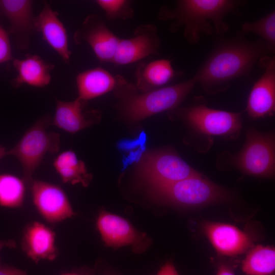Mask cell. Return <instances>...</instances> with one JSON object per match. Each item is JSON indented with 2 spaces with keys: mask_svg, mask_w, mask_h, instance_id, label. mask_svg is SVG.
Here are the masks:
<instances>
[{
  "mask_svg": "<svg viewBox=\"0 0 275 275\" xmlns=\"http://www.w3.org/2000/svg\"><path fill=\"white\" fill-rule=\"evenodd\" d=\"M138 171L152 187L181 180L200 173L171 149L145 152L139 162Z\"/></svg>",
  "mask_w": 275,
  "mask_h": 275,
  "instance_id": "52a82bcc",
  "label": "cell"
},
{
  "mask_svg": "<svg viewBox=\"0 0 275 275\" xmlns=\"http://www.w3.org/2000/svg\"><path fill=\"white\" fill-rule=\"evenodd\" d=\"M146 135L142 132L133 139H124L118 143V148L123 152L124 168L134 162H139L146 152Z\"/></svg>",
  "mask_w": 275,
  "mask_h": 275,
  "instance_id": "484cf974",
  "label": "cell"
},
{
  "mask_svg": "<svg viewBox=\"0 0 275 275\" xmlns=\"http://www.w3.org/2000/svg\"><path fill=\"white\" fill-rule=\"evenodd\" d=\"M243 33H254L261 37L271 53L275 50V11L255 21L245 22L241 26Z\"/></svg>",
  "mask_w": 275,
  "mask_h": 275,
  "instance_id": "d4e9b609",
  "label": "cell"
},
{
  "mask_svg": "<svg viewBox=\"0 0 275 275\" xmlns=\"http://www.w3.org/2000/svg\"><path fill=\"white\" fill-rule=\"evenodd\" d=\"M216 275H235L233 268L228 264L220 263L218 264Z\"/></svg>",
  "mask_w": 275,
  "mask_h": 275,
  "instance_id": "4dcf8cb0",
  "label": "cell"
},
{
  "mask_svg": "<svg viewBox=\"0 0 275 275\" xmlns=\"http://www.w3.org/2000/svg\"><path fill=\"white\" fill-rule=\"evenodd\" d=\"M26 183L24 180L10 174H0V206L17 208L24 203Z\"/></svg>",
  "mask_w": 275,
  "mask_h": 275,
  "instance_id": "cb8c5ba5",
  "label": "cell"
},
{
  "mask_svg": "<svg viewBox=\"0 0 275 275\" xmlns=\"http://www.w3.org/2000/svg\"><path fill=\"white\" fill-rule=\"evenodd\" d=\"M242 2L233 0H179L173 8L162 6L158 13L161 21H172L170 30L183 29V36L189 43H197L202 34L219 35L229 30L225 16L236 11Z\"/></svg>",
  "mask_w": 275,
  "mask_h": 275,
  "instance_id": "7a4b0ae2",
  "label": "cell"
},
{
  "mask_svg": "<svg viewBox=\"0 0 275 275\" xmlns=\"http://www.w3.org/2000/svg\"><path fill=\"white\" fill-rule=\"evenodd\" d=\"M29 187L34 206L48 223L57 224L75 215L66 193L61 186L34 179Z\"/></svg>",
  "mask_w": 275,
  "mask_h": 275,
  "instance_id": "30bf717a",
  "label": "cell"
},
{
  "mask_svg": "<svg viewBox=\"0 0 275 275\" xmlns=\"http://www.w3.org/2000/svg\"><path fill=\"white\" fill-rule=\"evenodd\" d=\"M264 69L256 81L248 99L246 111L252 119L273 116L275 112V58L268 55L259 61Z\"/></svg>",
  "mask_w": 275,
  "mask_h": 275,
  "instance_id": "4fadbf2b",
  "label": "cell"
},
{
  "mask_svg": "<svg viewBox=\"0 0 275 275\" xmlns=\"http://www.w3.org/2000/svg\"><path fill=\"white\" fill-rule=\"evenodd\" d=\"M51 122L49 115L40 118L24 132L15 146L7 151V155L14 156L19 161L23 179L28 187L34 180V172L45 155L47 153L54 154L60 150V134L46 130Z\"/></svg>",
  "mask_w": 275,
  "mask_h": 275,
  "instance_id": "5b68a950",
  "label": "cell"
},
{
  "mask_svg": "<svg viewBox=\"0 0 275 275\" xmlns=\"http://www.w3.org/2000/svg\"><path fill=\"white\" fill-rule=\"evenodd\" d=\"M0 275H28L27 273L19 268L8 265H0Z\"/></svg>",
  "mask_w": 275,
  "mask_h": 275,
  "instance_id": "f1b7e54d",
  "label": "cell"
},
{
  "mask_svg": "<svg viewBox=\"0 0 275 275\" xmlns=\"http://www.w3.org/2000/svg\"><path fill=\"white\" fill-rule=\"evenodd\" d=\"M179 115L196 132L206 136L236 137L242 127L241 113L198 104L179 109Z\"/></svg>",
  "mask_w": 275,
  "mask_h": 275,
  "instance_id": "ba28073f",
  "label": "cell"
},
{
  "mask_svg": "<svg viewBox=\"0 0 275 275\" xmlns=\"http://www.w3.org/2000/svg\"><path fill=\"white\" fill-rule=\"evenodd\" d=\"M73 39L76 44H88L100 62L112 63L120 38L109 29L100 16L92 14L75 31Z\"/></svg>",
  "mask_w": 275,
  "mask_h": 275,
  "instance_id": "8fae6325",
  "label": "cell"
},
{
  "mask_svg": "<svg viewBox=\"0 0 275 275\" xmlns=\"http://www.w3.org/2000/svg\"><path fill=\"white\" fill-rule=\"evenodd\" d=\"M175 75L176 72L169 60L161 59L141 63L135 71L134 85L140 92H149L164 87Z\"/></svg>",
  "mask_w": 275,
  "mask_h": 275,
  "instance_id": "ffe728a7",
  "label": "cell"
},
{
  "mask_svg": "<svg viewBox=\"0 0 275 275\" xmlns=\"http://www.w3.org/2000/svg\"><path fill=\"white\" fill-rule=\"evenodd\" d=\"M96 225L106 246L118 249L130 246L134 252L139 254L145 252L151 244L150 238L127 219L105 210L99 211Z\"/></svg>",
  "mask_w": 275,
  "mask_h": 275,
  "instance_id": "9c48e42d",
  "label": "cell"
},
{
  "mask_svg": "<svg viewBox=\"0 0 275 275\" xmlns=\"http://www.w3.org/2000/svg\"><path fill=\"white\" fill-rule=\"evenodd\" d=\"M156 275H179L171 261L166 262L159 269Z\"/></svg>",
  "mask_w": 275,
  "mask_h": 275,
  "instance_id": "f546056e",
  "label": "cell"
},
{
  "mask_svg": "<svg viewBox=\"0 0 275 275\" xmlns=\"http://www.w3.org/2000/svg\"><path fill=\"white\" fill-rule=\"evenodd\" d=\"M241 262V268L246 275H273L275 271V249L272 246L253 245Z\"/></svg>",
  "mask_w": 275,
  "mask_h": 275,
  "instance_id": "603a6c76",
  "label": "cell"
},
{
  "mask_svg": "<svg viewBox=\"0 0 275 275\" xmlns=\"http://www.w3.org/2000/svg\"><path fill=\"white\" fill-rule=\"evenodd\" d=\"M13 65L17 72L12 81L16 88L23 85L37 88L46 86L51 80L50 72L54 67L39 56L31 54L23 59H14Z\"/></svg>",
  "mask_w": 275,
  "mask_h": 275,
  "instance_id": "d6986e66",
  "label": "cell"
},
{
  "mask_svg": "<svg viewBox=\"0 0 275 275\" xmlns=\"http://www.w3.org/2000/svg\"><path fill=\"white\" fill-rule=\"evenodd\" d=\"M108 20H126L133 17L134 10L128 0H96Z\"/></svg>",
  "mask_w": 275,
  "mask_h": 275,
  "instance_id": "4316f807",
  "label": "cell"
},
{
  "mask_svg": "<svg viewBox=\"0 0 275 275\" xmlns=\"http://www.w3.org/2000/svg\"><path fill=\"white\" fill-rule=\"evenodd\" d=\"M36 32L40 33L48 44L61 57L65 63H69L71 51L69 49L66 28L58 17V13L49 4L44 6L36 19Z\"/></svg>",
  "mask_w": 275,
  "mask_h": 275,
  "instance_id": "e0dca14e",
  "label": "cell"
},
{
  "mask_svg": "<svg viewBox=\"0 0 275 275\" xmlns=\"http://www.w3.org/2000/svg\"><path fill=\"white\" fill-rule=\"evenodd\" d=\"M95 272L92 268L82 267L70 272H64L60 275H95Z\"/></svg>",
  "mask_w": 275,
  "mask_h": 275,
  "instance_id": "1f68e13d",
  "label": "cell"
},
{
  "mask_svg": "<svg viewBox=\"0 0 275 275\" xmlns=\"http://www.w3.org/2000/svg\"><path fill=\"white\" fill-rule=\"evenodd\" d=\"M107 275H114V274H107Z\"/></svg>",
  "mask_w": 275,
  "mask_h": 275,
  "instance_id": "e575fe53",
  "label": "cell"
},
{
  "mask_svg": "<svg viewBox=\"0 0 275 275\" xmlns=\"http://www.w3.org/2000/svg\"><path fill=\"white\" fill-rule=\"evenodd\" d=\"M230 161L233 167L245 175L273 178L275 174L274 133L249 129L243 147Z\"/></svg>",
  "mask_w": 275,
  "mask_h": 275,
  "instance_id": "8992f818",
  "label": "cell"
},
{
  "mask_svg": "<svg viewBox=\"0 0 275 275\" xmlns=\"http://www.w3.org/2000/svg\"><path fill=\"white\" fill-rule=\"evenodd\" d=\"M160 46L156 26L152 23L141 24L135 29L132 37L120 38L112 63L125 65L157 55Z\"/></svg>",
  "mask_w": 275,
  "mask_h": 275,
  "instance_id": "7c38bea8",
  "label": "cell"
},
{
  "mask_svg": "<svg viewBox=\"0 0 275 275\" xmlns=\"http://www.w3.org/2000/svg\"><path fill=\"white\" fill-rule=\"evenodd\" d=\"M5 155H7V151L6 149L0 146V159Z\"/></svg>",
  "mask_w": 275,
  "mask_h": 275,
  "instance_id": "836d02e7",
  "label": "cell"
},
{
  "mask_svg": "<svg viewBox=\"0 0 275 275\" xmlns=\"http://www.w3.org/2000/svg\"><path fill=\"white\" fill-rule=\"evenodd\" d=\"M53 166L64 183L80 184L86 187L92 179V175L87 172L84 162L78 159L72 150L59 154L54 160Z\"/></svg>",
  "mask_w": 275,
  "mask_h": 275,
  "instance_id": "7402d4cb",
  "label": "cell"
},
{
  "mask_svg": "<svg viewBox=\"0 0 275 275\" xmlns=\"http://www.w3.org/2000/svg\"><path fill=\"white\" fill-rule=\"evenodd\" d=\"M202 228L205 235L219 255L236 257L247 252L254 245L251 236L233 225L205 222Z\"/></svg>",
  "mask_w": 275,
  "mask_h": 275,
  "instance_id": "5bb4252c",
  "label": "cell"
},
{
  "mask_svg": "<svg viewBox=\"0 0 275 275\" xmlns=\"http://www.w3.org/2000/svg\"><path fill=\"white\" fill-rule=\"evenodd\" d=\"M16 246V243L12 239L0 240V253L2 250L5 247L9 248H15ZM0 257V265L2 264Z\"/></svg>",
  "mask_w": 275,
  "mask_h": 275,
  "instance_id": "d6a6232c",
  "label": "cell"
},
{
  "mask_svg": "<svg viewBox=\"0 0 275 275\" xmlns=\"http://www.w3.org/2000/svg\"><path fill=\"white\" fill-rule=\"evenodd\" d=\"M159 200L172 206L197 209L229 201L231 192L199 174L172 183L152 187Z\"/></svg>",
  "mask_w": 275,
  "mask_h": 275,
  "instance_id": "277c9868",
  "label": "cell"
},
{
  "mask_svg": "<svg viewBox=\"0 0 275 275\" xmlns=\"http://www.w3.org/2000/svg\"><path fill=\"white\" fill-rule=\"evenodd\" d=\"M56 241V234L52 229L41 222L34 221L23 229L21 249L36 264L42 260L51 261L59 255Z\"/></svg>",
  "mask_w": 275,
  "mask_h": 275,
  "instance_id": "9a60e30c",
  "label": "cell"
},
{
  "mask_svg": "<svg viewBox=\"0 0 275 275\" xmlns=\"http://www.w3.org/2000/svg\"><path fill=\"white\" fill-rule=\"evenodd\" d=\"M12 59V50L8 34L0 26V64Z\"/></svg>",
  "mask_w": 275,
  "mask_h": 275,
  "instance_id": "83f0119b",
  "label": "cell"
},
{
  "mask_svg": "<svg viewBox=\"0 0 275 275\" xmlns=\"http://www.w3.org/2000/svg\"><path fill=\"white\" fill-rule=\"evenodd\" d=\"M87 102L78 97L72 101L57 100L52 124L70 133L91 126L98 117V112L87 109Z\"/></svg>",
  "mask_w": 275,
  "mask_h": 275,
  "instance_id": "ac0fdd59",
  "label": "cell"
},
{
  "mask_svg": "<svg viewBox=\"0 0 275 275\" xmlns=\"http://www.w3.org/2000/svg\"><path fill=\"white\" fill-rule=\"evenodd\" d=\"M78 98L87 102L114 91L117 85L116 75L98 67L80 72L76 77Z\"/></svg>",
  "mask_w": 275,
  "mask_h": 275,
  "instance_id": "44dd1931",
  "label": "cell"
},
{
  "mask_svg": "<svg viewBox=\"0 0 275 275\" xmlns=\"http://www.w3.org/2000/svg\"><path fill=\"white\" fill-rule=\"evenodd\" d=\"M270 53L263 40H230L213 50L193 77L206 92L216 93L232 80L248 75L257 61Z\"/></svg>",
  "mask_w": 275,
  "mask_h": 275,
  "instance_id": "6da1fadb",
  "label": "cell"
},
{
  "mask_svg": "<svg viewBox=\"0 0 275 275\" xmlns=\"http://www.w3.org/2000/svg\"><path fill=\"white\" fill-rule=\"evenodd\" d=\"M0 13L9 20L10 32L15 38L17 47L27 49L31 36L36 32V17L33 12V1L0 0Z\"/></svg>",
  "mask_w": 275,
  "mask_h": 275,
  "instance_id": "2e32d148",
  "label": "cell"
},
{
  "mask_svg": "<svg viewBox=\"0 0 275 275\" xmlns=\"http://www.w3.org/2000/svg\"><path fill=\"white\" fill-rule=\"evenodd\" d=\"M116 77L117 85L113 91L119 100V111L125 119L133 122L176 108L197 84L192 77L175 85L140 92L123 76Z\"/></svg>",
  "mask_w": 275,
  "mask_h": 275,
  "instance_id": "3957f363",
  "label": "cell"
}]
</instances>
